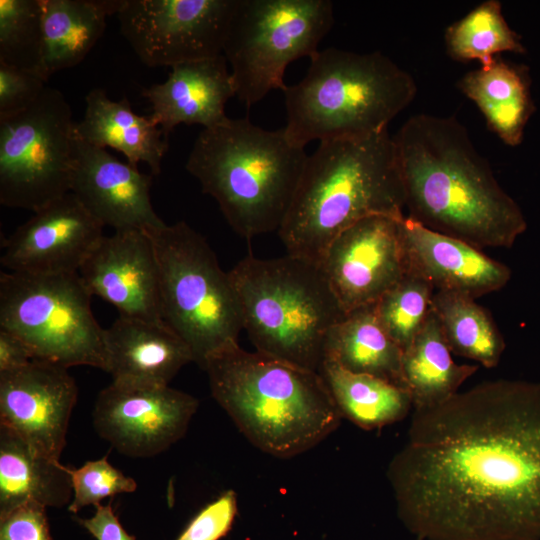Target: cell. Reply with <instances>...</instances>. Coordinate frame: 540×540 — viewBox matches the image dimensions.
Returning <instances> with one entry per match:
<instances>
[{"mask_svg":"<svg viewBox=\"0 0 540 540\" xmlns=\"http://www.w3.org/2000/svg\"><path fill=\"white\" fill-rule=\"evenodd\" d=\"M211 394L240 432L257 448L290 458L318 445L341 422L318 372L239 344L207 358Z\"/></svg>","mask_w":540,"mask_h":540,"instance_id":"obj_4","label":"cell"},{"mask_svg":"<svg viewBox=\"0 0 540 540\" xmlns=\"http://www.w3.org/2000/svg\"><path fill=\"white\" fill-rule=\"evenodd\" d=\"M32 360L33 354L24 341L0 328V373L22 368Z\"/></svg>","mask_w":540,"mask_h":540,"instance_id":"obj_38","label":"cell"},{"mask_svg":"<svg viewBox=\"0 0 540 540\" xmlns=\"http://www.w3.org/2000/svg\"><path fill=\"white\" fill-rule=\"evenodd\" d=\"M402 357L403 351L380 325L373 305L346 313L330 329L324 346V359L343 369L374 376L407 389Z\"/></svg>","mask_w":540,"mask_h":540,"instance_id":"obj_26","label":"cell"},{"mask_svg":"<svg viewBox=\"0 0 540 540\" xmlns=\"http://www.w3.org/2000/svg\"><path fill=\"white\" fill-rule=\"evenodd\" d=\"M402 219L366 217L329 244L319 265L345 313L375 304L408 272Z\"/></svg>","mask_w":540,"mask_h":540,"instance_id":"obj_13","label":"cell"},{"mask_svg":"<svg viewBox=\"0 0 540 540\" xmlns=\"http://www.w3.org/2000/svg\"><path fill=\"white\" fill-rule=\"evenodd\" d=\"M0 63L46 78L40 0H0Z\"/></svg>","mask_w":540,"mask_h":540,"instance_id":"obj_31","label":"cell"},{"mask_svg":"<svg viewBox=\"0 0 540 540\" xmlns=\"http://www.w3.org/2000/svg\"><path fill=\"white\" fill-rule=\"evenodd\" d=\"M69 474L73 497L68 510L77 513L88 505H97L104 498L121 493H131L137 489L136 481L125 476L108 461V456L87 461L81 467L72 469L65 466Z\"/></svg>","mask_w":540,"mask_h":540,"instance_id":"obj_33","label":"cell"},{"mask_svg":"<svg viewBox=\"0 0 540 540\" xmlns=\"http://www.w3.org/2000/svg\"><path fill=\"white\" fill-rule=\"evenodd\" d=\"M224 55L175 65L166 81L143 91L151 106V120L167 136L176 126L212 128L229 117L227 101L235 96Z\"/></svg>","mask_w":540,"mask_h":540,"instance_id":"obj_21","label":"cell"},{"mask_svg":"<svg viewBox=\"0 0 540 540\" xmlns=\"http://www.w3.org/2000/svg\"><path fill=\"white\" fill-rule=\"evenodd\" d=\"M308 155L284 129L266 130L248 118L203 128L186 169L212 196L231 228L246 240L278 231Z\"/></svg>","mask_w":540,"mask_h":540,"instance_id":"obj_5","label":"cell"},{"mask_svg":"<svg viewBox=\"0 0 540 540\" xmlns=\"http://www.w3.org/2000/svg\"><path fill=\"white\" fill-rule=\"evenodd\" d=\"M237 0H125L120 30L149 67L223 55Z\"/></svg>","mask_w":540,"mask_h":540,"instance_id":"obj_12","label":"cell"},{"mask_svg":"<svg viewBox=\"0 0 540 540\" xmlns=\"http://www.w3.org/2000/svg\"><path fill=\"white\" fill-rule=\"evenodd\" d=\"M103 227L68 192L36 210L4 240L1 264L17 273H79L104 236Z\"/></svg>","mask_w":540,"mask_h":540,"instance_id":"obj_16","label":"cell"},{"mask_svg":"<svg viewBox=\"0 0 540 540\" xmlns=\"http://www.w3.org/2000/svg\"><path fill=\"white\" fill-rule=\"evenodd\" d=\"M78 522L97 540H135L119 522L111 502L95 505L94 515L86 519L78 518Z\"/></svg>","mask_w":540,"mask_h":540,"instance_id":"obj_37","label":"cell"},{"mask_svg":"<svg viewBox=\"0 0 540 540\" xmlns=\"http://www.w3.org/2000/svg\"><path fill=\"white\" fill-rule=\"evenodd\" d=\"M333 24L329 0H237L223 55L239 100L249 108L283 91L287 66L313 57Z\"/></svg>","mask_w":540,"mask_h":540,"instance_id":"obj_10","label":"cell"},{"mask_svg":"<svg viewBox=\"0 0 540 540\" xmlns=\"http://www.w3.org/2000/svg\"><path fill=\"white\" fill-rule=\"evenodd\" d=\"M405 195L388 129L319 142L278 230L287 254L319 264L342 231L374 215L404 218Z\"/></svg>","mask_w":540,"mask_h":540,"instance_id":"obj_3","label":"cell"},{"mask_svg":"<svg viewBox=\"0 0 540 540\" xmlns=\"http://www.w3.org/2000/svg\"><path fill=\"white\" fill-rule=\"evenodd\" d=\"M42 7L43 71H57L84 60L102 37L106 18L118 14L125 0H40Z\"/></svg>","mask_w":540,"mask_h":540,"instance_id":"obj_25","label":"cell"},{"mask_svg":"<svg viewBox=\"0 0 540 540\" xmlns=\"http://www.w3.org/2000/svg\"><path fill=\"white\" fill-rule=\"evenodd\" d=\"M79 273L0 274V328L18 336L34 360L104 369V329Z\"/></svg>","mask_w":540,"mask_h":540,"instance_id":"obj_9","label":"cell"},{"mask_svg":"<svg viewBox=\"0 0 540 540\" xmlns=\"http://www.w3.org/2000/svg\"><path fill=\"white\" fill-rule=\"evenodd\" d=\"M477 370V365L453 361L432 310L411 345L403 352L402 372L414 411L427 410L446 402Z\"/></svg>","mask_w":540,"mask_h":540,"instance_id":"obj_27","label":"cell"},{"mask_svg":"<svg viewBox=\"0 0 540 540\" xmlns=\"http://www.w3.org/2000/svg\"><path fill=\"white\" fill-rule=\"evenodd\" d=\"M194 361L188 345L163 321L119 316L104 329V371L123 386H168Z\"/></svg>","mask_w":540,"mask_h":540,"instance_id":"obj_20","label":"cell"},{"mask_svg":"<svg viewBox=\"0 0 540 540\" xmlns=\"http://www.w3.org/2000/svg\"><path fill=\"white\" fill-rule=\"evenodd\" d=\"M151 183V175L75 135L70 192L103 226L117 231L165 224L152 207Z\"/></svg>","mask_w":540,"mask_h":540,"instance_id":"obj_18","label":"cell"},{"mask_svg":"<svg viewBox=\"0 0 540 540\" xmlns=\"http://www.w3.org/2000/svg\"><path fill=\"white\" fill-rule=\"evenodd\" d=\"M78 389L68 369L41 360L0 373V427L59 461Z\"/></svg>","mask_w":540,"mask_h":540,"instance_id":"obj_15","label":"cell"},{"mask_svg":"<svg viewBox=\"0 0 540 540\" xmlns=\"http://www.w3.org/2000/svg\"><path fill=\"white\" fill-rule=\"evenodd\" d=\"M79 275L92 295L115 306L121 316L162 321L158 261L145 230L103 236Z\"/></svg>","mask_w":540,"mask_h":540,"instance_id":"obj_17","label":"cell"},{"mask_svg":"<svg viewBox=\"0 0 540 540\" xmlns=\"http://www.w3.org/2000/svg\"><path fill=\"white\" fill-rule=\"evenodd\" d=\"M287 138L309 142L359 138L388 129L414 100L417 85L407 71L381 52L338 48L310 58L304 78L286 86Z\"/></svg>","mask_w":540,"mask_h":540,"instance_id":"obj_6","label":"cell"},{"mask_svg":"<svg viewBox=\"0 0 540 540\" xmlns=\"http://www.w3.org/2000/svg\"><path fill=\"white\" fill-rule=\"evenodd\" d=\"M342 418L364 430L403 420L413 408L408 389L386 380L352 373L324 359L319 372Z\"/></svg>","mask_w":540,"mask_h":540,"instance_id":"obj_28","label":"cell"},{"mask_svg":"<svg viewBox=\"0 0 540 540\" xmlns=\"http://www.w3.org/2000/svg\"><path fill=\"white\" fill-rule=\"evenodd\" d=\"M46 507L23 504L0 517V540H52Z\"/></svg>","mask_w":540,"mask_h":540,"instance_id":"obj_36","label":"cell"},{"mask_svg":"<svg viewBox=\"0 0 540 540\" xmlns=\"http://www.w3.org/2000/svg\"><path fill=\"white\" fill-rule=\"evenodd\" d=\"M237 514V495L227 490L206 505L176 540H220L228 534Z\"/></svg>","mask_w":540,"mask_h":540,"instance_id":"obj_35","label":"cell"},{"mask_svg":"<svg viewBox=\"0 0 540 540\" xmlns=\"http://www.w3.org/2000/svg\"><path fill=\"white\" fill-rule=\"evenodd\" d=\"M387 477L417 540H540V383L485 381L414 411Z\"/></svg>","mask_w":540,"mask_h":540,"instance_id":"obj_1","label":"cell"},{"mask_svg":"<svg viewBox=\"0 0 540 540\" xmlns=\"http://www.w3.org/2000/svg\"><path fill=\"white\" fill-rule=\"evenodd\" d=\"M475 298L434 291L431 310L436 316L451 353L496 367L506 344L491 314Z\"/></svg>","mask_w":540,"mask_h":540,"instance_id":"obj_29","label":"cell"},{"mask_svg":"<svg viewBox=\"0 0 540 540\" xmlns=\"http://www.w3.org/2000/svg\"><path fill=\"white\" fill-rule=\"evenodd\" d=\"M447 54L455 61H478L488 66L502 52L525 53L517 34L507 23L498 0H486L460 20L453 22L444 35Z\"/></svg>","mask_w":540,"mask_h":540,"instance_id":"obj_30","label":"cell"},{"mask_svg":"<svg viewBox=\"0 0 540 540\" xmlns=\"http://www.w3.org/2000/svg\"><path fill=\"white\" fill-rule=\"evenodd\" d=\"M434 291L427 280L408 271L373 304L380 325L403 352L429 315Z\"/></svg>","mask_w":540,"mask_h":540,"instance_id":"obj_32","label":"cell"},{"mask_svg":"<svg viewBox=\"0 0 540 540\" xmlns=\"http://www.w3.org/2000/svg\"><path fill=\"white\" fill-rule=\"evenodd\" d=\"M74 127L62 92L46 87L26 109L0 117V202L35 212L70 192Z\"/></svg>","mask_w":540,"mask_h":540,"instance_id":"obj_11","label":"cell"},{"mask_svg":"<svg viewBox=\"0 0 540 540\" xmlns=\"http://www.w3.org/2000/svg\"><path fill=\"white\" fill-rule=\"evenodd\" d=\"M159 268L161 319L203 367L207 358L238 345L243 329L229 272L206 239L186 222L145 230Z\"/></svg>","mask_w":540,"mask_h":540,"instance_id":"obj_8","label":"cell"},{"mask_svg":"<svg viewBox=\"0 0 540 540\" xmlns=\"http://www.w3.org/2000/svg\"><path fill=\"white\" fill-rule=\"evenodd\" d=\"M85 111L75 123V135L99 147L121 152L129 164L146 163L152 174H159L168 150L167 136L150 117L136 114L126 97L111 100L105 90L94 88L85 97Z\"/></svg>","mask_w":540,"mask_h":540,"instance_id":"obj_22","label":"cell"},{"mask_svg":"<svg viewBox=\"0 0 540 540\" xmlns=\"http://www.w3.org/2000/svg\"><path fill=\"white\" fill-rule=\"evenodd\" d=\"M460 91L483 114L488 128L508 146H518L535 112L528 67L497 56L485 67L465 73Z\"/></svg>","mask_w":540,"mask_h":540,"instance_id":"obj_23","label":"cell"},{"mask_svg":"<svg viewBox=\"0 0 540 540\" xmlns=\"http://www.w3.org/2000/svg\"><path fill=\"white\" fill-rule=\"evenodd\" d=\"M198 400L169 386L111 383L97 396L93 426L120 453L134 458L158 455L181 439Z\"/></svg>","mask_w":540,"mask_h":540,"instance_id":"obj_14","label":"cell"},{"mask_svg":"<svg viewBox=\"0 0 540 540\" xmlns=\"http://www.w3.org/2000/svg\"><path fill=\"white\" fill-rule=\"evenodd\" d=\"M417 540V539H416Z\"/></svg>","mask_w":540,"mask_h":540,"instance_id":"obj_39","label":"cell"},{"mask_svg":"<svg viewBox=\"0 0 540 540\" xmlns=\"http://www.w3.org/2000/svg\"><path fill=\"white\" fill-rule=\"evenodd\" d=\"M72 497L64 465L36 453L20 437L0 427V517L26 503L62 507Z\"/></svg>","mask_w":540,"mask_h":540,"instance_id":"obj_24","label":"cell"},{"mask_svg":"<svg viewBox=\"0 0 540 540\" xmlns=\"http://www.w3.org/2000/svg\"><path fill=\"white\" fill-rule=\"evenodd\" d=\"M229 276L256 351L319 372L328 332L346 315L320 265L290 254H249Z\"/></svg>","mask_w":540,"mask_h":540,"instance_id":"obj_7","label":"cell"},{"mask_svg":"<svg viewBox=\"0 0 540 540\" xmlns=\"http://www.w3.org/2000/svg\"><path fill=\"white\" fill-rule=\"evenodd\" d=\"M407 217L479 249L510 248L527 222L454 116L416 114L393 136Z\"/></svg>","mask_w":540,"mask_h":540,"instance_id":"obj_2","label":"cell"},{"mask_svg":"<svg viewBox=\"0 0 540 540\" xmlns=\"http://www.w3.org/2000/svg\"><path fill=\"white\" fill-rule=\"evenodd\" d=\"M46 82L39 73L0 63V117L30 106L47 87Z\"/></svg>","mask_w":540,"mask_h":540,"instance_id":"obj_34","label":"cell"},{"mask_svg":"<svg viewBox=\"0 0 540 540\" xmlns=\"http://www.w3.org/2000/svg\"><path fill=\"white\" fill-rule=\"evenodd\" d=\"M401 234L408 271L427 280L435 291L479 298L501 290L511 269L462 240L430 230L405 216Z\"/></svg>","mask_w":540,"mask_h":540,"instance_id":"obj_19","label":"cell"}]
</instances>
